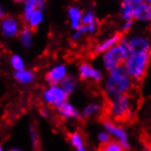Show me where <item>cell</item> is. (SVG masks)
Listing matches in <instances>:
<instances>
[{
    "instance_id": "28",
    "label": "cell",
    "mask_w": 151,
    "mask_h": 151,
    "mask_svg": "<svg viewBox=\"0 0 151 151\" xmlns=\"http://www.w3.org/2000/svg\"><path fill=\"white\" fill-rule=\"evenodd\" d=\"M102 79H103V73L99 70L94 68L93 72H92L91 80L94 81V82H99L102 81Z\"/></svg>"
},
{
    "instance_id": "1",
    "label": "cell",
    "mask_w": 151,
    "mask_h": 151,
    "mask_svg": "<svg viewBox=\"0 0 151 151\" xmlns=\"http://www.w3.org/2000/svg\"><path fill=\"white\" fill-rule=\"evenodd\" d=\"M133 88V81L128 76L123 66H119L111 71L107 76L104 92L109 100L114 99L117 96L128 94Z\"/></svg>"
},
{
    "instance_id": "37",
    "label": "cell",
    "mask_w": 151,
    "mask_h": 151,
    "mask_svg": "<svg viewBox=\"0 0 151 151\" xmlns=\"http://www.w3.org/2000/svg\"><path fill=\"white\" fill-rule=\"evenodd\" d=\"M15 2H17V3H19V2H22V1H24V0H14Z\"/></svg>"
},
{
    "instance_id": "31",
    "label": "cell",
    "mask_w": 151,
    "mask_h": 151,
    "mask_svg": "<svg viewBox=\"0 0 151 151\" xmlns=\"http://www.w3.org/2000/svg\"><path fill=\"white\" fill-rule=\"evenodd\" d=\"M122 2H126V3H129V4H131L133 5L134 7L139 5V4H141L144 2V0H121Z\"/></svg>"
},
{
    "instance_id": "23",
    "label": "cell",
    "mask_w": 151,
    "mask_h": 151,
    "mask_svg": "<svg viewBox=\"0 0 151 151\" xmlns=\"http://www.w3.org/2000/svg\"><path fill=\"white\" fill-rule=\"evenodd\" d=\"M20 40L25 48H28L32 42V29L30 28H25L20 32Z\"/></svg>"
},
{
    "instance_id": "27",
    "label": "cell",
    "mask_w": 151,
    "mask_h": 151,
    "mask_svg": "<svg viewBox=\"0 0 151 151\" xmlns=\"http://www.w3.org/2000/svg\"><path fill=\"white\" fill-rule=\"evenodd\" d=\"M98 139L100 144H106L111 140V136L107 132H100L98 136Z\"/></svg>"
},
{
    "instance_id": "10",
    "label": "cell",
    "mask_w": 151,
    "mask_h": 151,
    "mask_svg": "<svg viewBox=\"0 0 151 151\" xmlns=\"http://www.w3.org/2000/svg\"><path fill=\"white\" fill-rule=\"evenodd\" d=\"M133 20L151 23V5L143 2L134 7Z\"/></svg>"
},
{
    "instance_id": "25",
    "label": "cell",
    "mask_w": 151,
    "mask_h": 151,
    "mask_svg": "<svg viewBox=\"0 0 151 151\" xmlns=\"http://www.w3.org/2000/svg\"><path fill=\"white\" fill-rule=\"evenodd\" d=\"M37 0H26L25 9H24V19L28 21L31 14L36 10Z\"/></svg>"
},
{
    "instance_id": "4",
    "label": "cell",
    "mask_w": 151,
    "mask_h": 151,
    "mask_svg": "<svg viewBox=\"0 0 151 151\" xmlns=\"http://www.w3.org/2000/svg\"><path fill=\"white\" fill-rule=\"evenodd\" d=\"M107 115L111 117V120L126 121L133 115L131 100L128 94L117 96L114 99L109 100L106 106Z\"/></svg>"
},
{
    "instance_id": "36",
    "label": "cell",
    "mask_w": 151,
    "mask_h": 151,
    "mask_svg": "<svg viewBox=\"0 0 151 151\" xmlns=\"http://www.w3.org/2000/svg\"><path fill=\"white\" fill-rule=\"evenodd\" d=\"M144 2L147 3V4H150L151 5V0H144Z\"/></svg>"
},
{
    "instance_id": "3",
    "label": "cell",
    "mask_w": 151,
    "mask_h": 151,
    "mask_svg": "<svg viewBox=\"0 0 151 151\" xmlns=\"http://www.w3.org/2000/svg\"><path fill=\"white\" fill-rule=\"evenodd\" d=\"M129 55L128 39L123 37L116 45L103 53V65L109 71L122 66L125 60Z\"/></svg>"
},
{
    "instance_id": "13",
    "label": "cell",
    "mask_w": 151,
    "mask_h": 151,
    "mask_svg": "<svg viewBox=\"0 0 151 151\" xmlns=\"http://www.w3.org/2000/svg\"><path fill=\"white\" fill-rule=\"evenodd\" d=\"M83 13L81 10L78 7H70L68 8V18L70 19V24L71 28L73 29H78L82 24H81V19H82Z\"/></svg>"
},
{
    "instance_id": "24",
    "label": "cell",
    "mask_w": 151,
    "mask_h": 151,
    "mask_svg": "<svg viewBox=\"0 0 151 151\" xmlns=\"http://www.w3.org/2000/svg\"><path fill=\"white\" fill-rule=\"evenodd\" d=\"M81 24L82 25H93V24H98V20H96V15L93 10H88L82 15L81 19Z\"/></svg>"
},
{
    "instance_id": "35",
    "label": "cell",
    "mask_w": 151,
    "mask_h": 151,
    "mask_svg": "<svg viewBox=\"0 0 151 151\" xmlns=\"http://www.w3.org/2000/svg\"><path fill=\"white\" fill-rule=\"evenodd\" d=\"M77 151H87V149H86L85 147H81V148L77 149Z\"/></svg>"
},
{
    "instance_id": "7",
    "label": "cell",
    "mask_w": 151,
    "mask_h": 151,
    "mask_svg": "<svg viewBox=\"0 0 151 151\" xmlns=\"http://www.w3.org/2000/svg\"><path fill=\"white\" fill-rule=\"evenodd\" d=\"M129 53L151 52V42L143 36H134L128 39Z\"/></svg>"
},
{
    "instance_id": "12",
    "label": "cell",
    "mask_w": 151,
    "mask_h": 151,
    "mask_svg": "<svg viewBox=\"0 0 151 151\" xmlns=\"http://www.w3.org/2000/svg\"><path fill=\"white\" fill-rule=\"evenodd\" d=\"M1 28H2L3 34L8 38L17 35L19 30L18 22L13 18H6L5 19H3Z\"/></svg>"
},
{
    "instance_id": "15",
    "label": "cell",
    "mask_w": 151,
    "mask_h": 151,
    "mask_svg": "<svg viewBox=\"0 0 151 151\" xmlns=\"http://www.w3.org/2000/svg\"><path fill=\"white\" fill-rule=\"evenodd\" d=\"M98 29V24L93 25H81L78 29H76L74 34L72 35V39L74 40H78L84 34H93Z\"/></svg>"
},
{
    "instance_id": "21",
    "label": "cell",
    "mask_w": 151,
    "mask_h": 151,
    "mask_svg": "<svg viewBox=\"0 0 151 151\" xmlns=\"http://www.w3.org/2000/svg\"><path fill=\"white\" fill-rule=\"evenodd\" d=\"M102 109V106L99 104H96V103H92V104H89L88 105H87L84 108L83 110V113H82V115L84 117H91L96 114L100 113Z\"/></svg>"
},
{
    "instance_id": "20",
    "label": "cell",
    "mask_w": 151,
    "mask_h": 151,
    "mask_svg": "<svg viewBox=\"0 0 151 151\" xmlns=\"http://www.w3.org/2000/svg\"><path fill=\"white\" fill-rule=\"evenodd\" d=\"M98 151H126V149L116 140H110L106 144H100Z\"/></svg>"
},
{
    "instance_id": "22",
    "label": "cell",
    "mask_w": 151,
    "mask_h": 151,
    "mask_svg": "<svg viewBox=\"0 0 151 151\" xmlns=\"http://www.w3.org/2000/svg\"><path fill=\"white\" fill-rule=\"evenodd\" d=\"M42 19H43V15H42L41 10L36 9L35 11L31 14V16L29 17V19H28L29 28L31 29L36 28L42 22Z\"/></svg>"
},
{
    "instance_id": "9",
    "label": "cell",
    "mask_w": 151,
    "mask_h": 151,
    "mask_svg": "<svg viewBox=\"0 0 151 151\" xmlns=\"http://www.w3.org/2000/svg\"><path fill=\"white\" fill-rule=\"evenodd\" d=\"M68 75L67 67L60 64L52 68L47 74H46V81L50 86L59 85L60 82L64 80V78Z\"/></svg>"
},
{
    "instance_id": "14",
    "label": "cell",
    "mask_w": 151,
    "mask_h": 151,
    "mask_svg": "<svg viewBox=\"0 0 151 151\" xmlns=\"http://www.w3.org/2000/svg\"><path fill=\"white\" fill-rule=\"evenodd\" d=\"M14 78L17 82L21 84H30L35 80V74L33 71L24 69L22 71H16L14 73Z\"/></svg>"
},
{
    "instance_id": "5",
    "label": "cell",
    "mask_w": 151,
    "mask_h": 151,
    "mask_svg": "<svg viewBox=\"0 0 151 151\" xmlns=\"http://www.w3.org/2000/svg\"><path fill=\"white\" fill-rule=\"evenodd\" d=\"M102 125L105 128L106 132H107L110 136H113L115 140L121 144V146L126 149H129L130 147V144L128 141V136L126 132L125 129L114 123L109 118H103L102 119Z\"/></svg>"
},
{
    "instance_id": "17",
    "label": "cell",
    "mask_w": 151,
    "mask_h": 151,
    "mask_svg": "<svg viewBox=\"0 0 151 151\" xmlns=\"http://www.w3.org/2000/svg\"><path fill=\"white\" fill-rule=\"evenodd\" d=\"M133 11H134L133 5L129 3H126V2L121 3L120 9H119V15H120V18L124 21L133 20Z\"/></svg>"
},
{
    "instance_id": "19",
    "label": "cell",
    "mask_w": 151,
    "mask_h": 151,
    "mask_svg": "<svg viewBox=\"0 0 151 151\" xmlns=\"http://www.w3.org/2000/svg\"><path fill=\"white\" fill-rule=\"evenodd\" d=\"M94 67L88 62H82L78 67V74L81 80H88L92 77Z\"/></svg>"
},
{
    "instance_id": "39",
    "label": "cell",
    "mask_w": 151,
    "mask_h": 151,
    "mask_svg": "<svg viewBox=\"0 0 151 151\" xmlns=\"http://www.w3.org/2000/svg\"><path fill=\"white\" fill-rule=\"evenodd\" d=\"M0 151H3V149H2V147H0Z\"/></svg>"
},
{
    "instance_id": "30",
    "label": "cell",
    "mask_w": 151,
    "mask_h": 151,
    "mask_svg": "<svg viewBox=\"0 0 151 151\" xmlns=\"http://www.w3.org/2000/svg\"><path fill=\"white\" fill-rule=\"evenodd\" d=\"M30 136H31V142H32V144H33L34 147H36L37 145L38 137H37V131L35 130V129H31Z\"/></svg>"
},
{
    "instance_id": "38",
    "label": "cell",
    "mask_w": 151,
    "mask_h": 151,
    "mask_svg": "<svg viewBox=\"0 0 151 151\" xmlns=\"http://www.w3.org/2000/svg\"><path fill=\"white\" fill-rule=\"evenodd\" d=\"M10 151H21V150H19V149H17V148H13V149H11Z\"/></svg>"
},
{
    "instance_id": "2",
    "label": "cell",
    "mask_w": 151,
    "mask_h": 151,
    "mask_svg": "<svg viewBox=\"0 0 151 151\" xmlns=\"http://www.w3.org/2000/svg\"><path fill=\"white\" fill-rule=\"evenodd\" d=\"M150 61L151 52L129 53L122 66L133 82H139L145 77Z\"/></svg>"
},
{
    "instance_id": "32",
    "label": "cell",
    "mask_w": 151,
    "mask_h": 151,
    "mask_svg": "<svg viewBox=\"0 0 151 151\" xmlns=\"http://www.w3.org/2000/svg\"><path fill=\"white\" fill-rule=\"evenodd\" d=\"M46 4V0H37V7H38L39 10L43 9Z\"/></svg>"
},
{
    "instance_id": "18",
    "label": "cell",
    "mask_w": 151,
    "mask_h": 151,
    "mask_svg": "<svg viewBox=\"0 0 151 151\" xmlns=\"http://www.w3.org/2000/svg\"><path fill=\"white\" fill-rule=\"evenodd\" d=\"M68 139H69V142L72 145V147H74L76 149L84 147L85 140H84V137H83L82 134H80L79 132L76 131V132L70 133L68 135Z\"/></svg>"
},
{
    "instance_id": "8",
    "label": "cell",
    "mask_w": 151,
    "mask_h": 151,
    "mask_svg": "<svg viewBox=\"0 0 151 151\" xmlns=\"http://www.w3.org/2000/svg\"><path fill=\"white\" fill-rule=\"evenodd\" d=\"M123 37H124V35L121 33V32H116V33L113 34L112 36H110L107 39L102 40L101 42L98 43L93 49L94 55L103 54V53L107 51L109 49H111L112 47L116 45Z\"/></svg>"
},
{
    "instance_id": "11",
    "label": "cell",
    "mask_w": 151,
    "mask_h": 151,
    "mask_svg": "<svg viewBox=\"0 0 151 151\" xmlns=\"http://www.w3.org/2000/svg\"><path fill=\"white\" fill-rule=\"evenodd\" d=\"M57 111L64 119H78L80 118V113L75 108L74 105L66 102L57 107Z\"/></svg>"
},
{
    "instance_id": "33",
    "label": "cell",
    "mask_w": 151,
    "mask_h": 151,
    "mask_svg": "<svg viewBox=\"0 0 151 151\" xmlns=\"http://www.w3.org/2000/svg\"><path fill=\"white\" fill-rule=\"evenodd\" d=\"M5 17V13H4V10L2 9L1 6H0V18H3Z\"/></svg>"
},
{
    "instance_id": "29",
    "label": "cell",
    "mask_w": 151,
    "mask_h": 151,
    "mask_svg": "<svg viewBox=\"0 0 151 151\" xmlns=\"http://www.w3.org/2000/svg\"><path fill=\"white\" fill-rule=\"evenodd\" d=\"M133 27V20H130V21H125L123 23L122 27H121V33L124 34V33H127V32L130 30Z\"/></svg>"
},
{
    "instance_id": "6",
    "label": "cell",
    "mask_w": 151,
    "mask_h": 151,
    "mask_svg": "<svg viewBox=\"0 0 151 151\" xmlns=\"http://www.w3.org/2000/svg\"><path fill=\"white\" fill-rule=\"evenodd\" d=\"M68 94L64 91V89L59 85H54V86H49L47 89H46L43 93V98L44 101L50 104L53 105L55 108L60 104L66 103L68 100Z\"/></svg>"
},
{
    "instance_id": "34",
    "label": "cell",
    "mask_w": 151,
    "mask_h": 151,
    "mask_svg": "<svg viewBox=\"0 0 151 151\" xmlns=\"http://www.w3.org/2000/svg\"><path fill=\"white\" fill-rule=\"evenodd\" d=\"M144 151H151V146L150 145H145Z\"/></svg>"
},
{
    "instance_id": "16",
    "label": "cell",
    "mask_w": 151,
    "mask_h": 151,
    "mask_svg": "<svg viewBox=\"0 0 151 151\" xmlns=\"http://www.w3.org/2000/svg\"><path fill=\"white\" fill-rule=\"evenodd\" d=\"M60 86L64 89V91L69 95L76 90V88H77V80H76L74 76L67 75V76L64 78V80L60 82Z\"/></svg>"
},
{
    "instance_id": "26",
    "label": "cell",
    "mask_w": 151,
    "mask_h": 151,
    "mask_svg": "<svg viewBox=\"0 0 151 151\" xmlns=\"http://www.w3.org/2000/svg\"><path fill=\"white\" fill-rule=\"evenodd\" d=\"M11 65L12 67L16 70V71H22L25 69V63L23 59L21 58L18 55H13L11 58Z\"/></svg>"
}]
</instances>
